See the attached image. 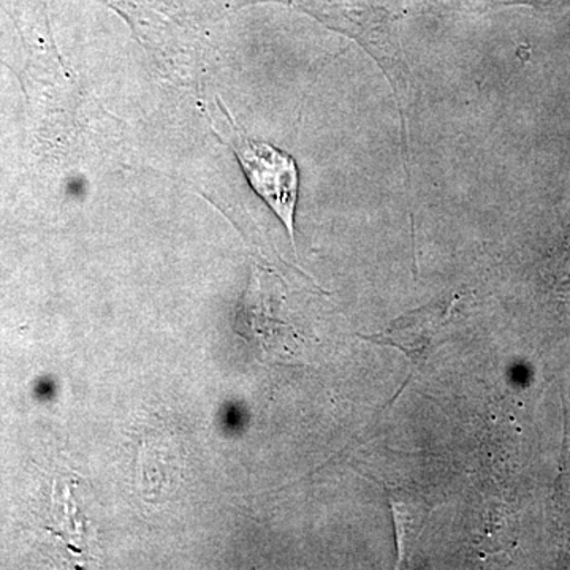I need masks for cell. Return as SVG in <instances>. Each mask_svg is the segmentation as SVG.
<instances>
[{"mask_svg":"<svg viewBox=\"0 0 570 570\" xmlns=\"http://www.w3.org/2000/svg\"><path fill=\"white\" fill-rule=\"evenodd\" d=\"M554 504H557L558 523L561 524L562 534L570 543V412L566 411V438L564 448H562V464L560 479L557 483V494H554Z\"/></svg>","mask_w":570,"mask_h":570,"instance_id":"obj_3","label":"cell"},{"mask_svg":"<svg viewBox=\"0 0 570 570\" xmlns=\"http://www.w3.org/2000/svg\"><path fill=\"white\" fill-rule=\"evenodd\" d=\"M220 107L230 122L228 145L238 157L247 181L253 186L255 194L264 198L265 204L279 217L294 243L295 212L299 194L298 167L294 157L269 142L250 140L236 129L234 118L225 110L223 102Z\"/></svg>","mask_w":570,"mask_h":570,"instance_id":"obj_1","label":"cell"},{"mask_svg":"<svg viewBox=\"0 0 570 570\" xmlns=\"http://www.w3.org/2000/svg\"><path fill=\"white\" fill-rule=\"evenodd\" d=\"M456 296L438 299L430 305L404 314L382 332L366 335V341L381 346L400 348L415 365H423L431 352L444 343L450 321L455 313Z\"/></svg>","mask_w":570,"mask_h":570,"instance_id":"obj_2","label":"cell"}]
</instances>
